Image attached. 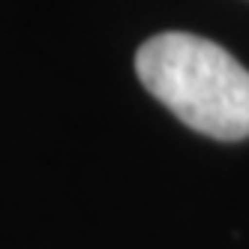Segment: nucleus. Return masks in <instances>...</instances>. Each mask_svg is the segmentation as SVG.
<instances>
[{"label":"nucleus","mask_w":249,"mask_h":249,"mask_svg":"<svg viewBox=\"0 0 249 249\" xmlns=\"http://www.w3.org/2000/svg\"><path fill=\"white\" fill-rule=\"evenodd\" d=\"M135 72L189 129L240 141L249 135V72L216 42L195 33H156L135 54Z\"/></svg>","instance_id":"1"}]
</instances>
